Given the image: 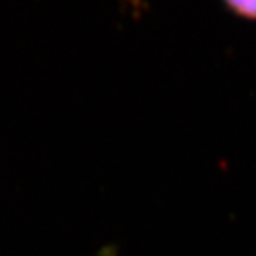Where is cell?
I'll return each mask as SVG.
<instances>
[{
	"instance_id": "cell-1",
	"label": "cell",
	"mask_w": 256,
	"mask_h": 256,
	"mask_svg": "<svg viewBox=\"0 0 256 256\" xmlns=\"http://www.w3.org/2000/svg\"><path fill=\"white\" fill-rule=\"evenodd\" d=\"M222 3L234 16L256 23V0H222Z\"/></svg>"
}]
</instances>
